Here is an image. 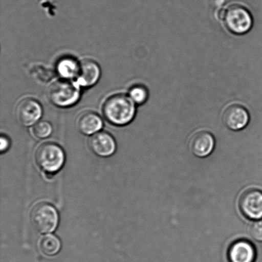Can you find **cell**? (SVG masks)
Returning a JSON list of instances; mask_svg holds the SVG:
<instances>
[{
  "label": "cell",
  "mask_w": 262,
  "mask_h": 262,
  "mask_svg": "<svg viewBox=\"0 0 262 262\" xmlns=\"http://www.w3.org/2000/svg\"><path fill=\"white\" fill-rule=\"evenodd\" d=\"M104 117L117 126H123L133 121L136 115L135 103L129 96L114 95L106 100L102 107Z\"/></svg>",
  "instance_id": "obj_1"
},
{
  "label": "cell",
  "mask_w": 262,
  "mask_h": 262,
  "mask_svg": "<svg viewBox=\"0 0 262 262\" xmlns=\"http://www.w3.org/2000/svg\"><path fill=\"white\" fill-rule=\"evenodd\" d=\"M79 86L76 83L61 79L55 82L48 91V96L51 103L59 107L74 106L80 98Z\"/></svg>",
  "instance_id": "obj_2"
},
{
  "label": "cell",
  "mask_w": 262,
  "mask_h": 262,
  "mask_svg": "<svg viewBox=\"0 0 262 262\" xmlns=\"http://www.w3.org/2000/svg\"><path fill=\"white\" fill-rule=\"evenodd\" d=\"M222 18L225 27L236 35H243L253 27V17L243 5H231L222 13Z\"/></svg>",
  "instance_id": "obj_3"
},
{
  "label": "cell",
  "mask_w": 262,
  "mask_h": 262,
  "mask_svg": "<svg viewBox=\"0 0 262 262\" xmlns=\"http://www.w3.org/2000/svg\"><path fill=\"white\" fill-rule=\"evenodd\" d=\"M35 161L40 169L49 174H53L62 168L65 162V154L57 144L46 143L38 148Z\"/></svg>",
  "instance_id": "obj_4"
},
{
  "label": "cell",
  "mask_w": 262,
  "mask_h": 262,
  "mask_svg": "<svg viewBox=\"0 0 262 262\" xmlns=\"http://www.w3.org/2000/svg\"><path fill=\"white\" fill-rule=\"evenodd\" d=\"M33 227L41 233L54 232L57 228L59 216L55 208L46 203L35 205L30 214Z\"/></svg>",
  "instance_id": "obj_5"
},
{
  "label": "cell",
  "mask_w": 262,
  "mask_h": 262,
  "mask_svg": "<svg viewBox=\"0 0 262 262\" xmlns=\"http://www.w3.org/2000/svg\"><path fill=\"white\" fill-rule=\"evenodd\" d=\"M238 207L244 216L250 220L262 219V191L249 189L241 194Z\"/></svg>",
  "instance_id": "obj_6"
},
{
  "label": "cell",
  "mask_w": 262,
  "mask_h": 262,
  "mask_svg": "<svg viewBox=\"0 0 262 262\" xmlns=\"http://www.w3.org/2000/svg\"><path fill=\"white\" fill-rule=\"evenodd\" d=\"M15 114L20 124L31 126L37 123L42 117V107L35 99L25 98L17 104Z\"/></svg>",
  "instance_id": "obj_7"
},
{
  "label": "cell",
  "mask_w": 262,
  "mask_h": 262,
  "mask_svg": "<svg viewBox=\"0 0 262 262\" xmlns=\"http://www.w3.org/2000/svg\"><path fill=\"white\" fill-rule=\"evenodd\" d=\"M222 120L228 129L239 130L247 126L250 121V115L243 105L234 103L226 107L223 112Z\"/></svg>",
  "instance_id": "obj_8"
},
{
  "label": "cell",
  "mask_w": 262,
  "mask_h": 262,
  "mask_svg": "<svg viewBox=\"0 0 262 262\" xmlns=\"http://www.w3.org/2000/svg\"><path fill=\"white\" fill-rule=\"evenodd\" d=\"M89 147L96 156L109 157L116 150V143L114 138L106 132H98L90 138Z\"/></svg>",
  "instance_id": "obj_9"
},
{
  "label": "cell",
  "mask_w": 262,
  "mask_h": 262,
  "mask_svg": "<svg viewBox=\"0 0 262 262\" xmlns=\"http://www.w3.org/2000/svg\"><path fill=\"white\" fill-rule=\"evenodd\" d=\"M101 76V69L96 61L86 59L79 63L76 83L83 88H90L97 83Z\"/></svg>",
  "instance_id": "obj_10"
},
{
  "label": "cell",
  "mask_w": 262,
  "mask_h": 262,
  "mask_svg": "<svg viewBox=\"0 0 262 262\" xmlns=\"http://www.w3.org/2000/svg\"><path fill=\"white\" fill-rule=\"evenodd\" d=\"M215 146V139L211 133L206 130L194 134L190 140L191 152L199 158H205L212 152Z\"/></svg>",
  "instance_id": "obj_11"
},
{
  "label": "cell",
  "mask_w": 262,
  "mask_h": 262,
  "mask_svg": "<svg viewBox=\"0 0 262 262\" xmlns=\"http://www.w3.org/2000/svg\"><path fill=\"white\" fill-rule=\"evenodd\" d=\"M256 255L255 246L248 241L243 239L233 243L228 252L230 262H254Z\"/></svg>",
  "instance_id": "obj_12"
},
{
  "label": "cell",
  "mask_w": 262,
  "mask_h": 262,
  "mask_svg": "<svg viewBox=\"0 0 262 262\" xmlns=\"http://www.w3.org/2000/svg\"><path fill=\"white\" fill-rule=\"evenodd\" d=\"M78 128L83 135H94L102 129L103 122L96 113L86 112L80 115L78 120Z\"/></svg>",
  "instance_id": "obj_13"
},
{
  "label": "cell",
  "mask_w": 262,
  "mask_h": 262,
  "mask_svg": "<svg viewBox=\"0 0 262 262\" xmlns=\"http://www.w3.org/2000/svg\"><path fill=\"white\" fill-rule=\"evenodd\" d=\"M79 63L75 59L66 57L61 59L56 66V71L63 79L70 80L78 76Z\"/></svg>",
  "instance_id": "obj_14"
},
{
  "label": "cell",
  "mask_w": 262,
  "mask_h": 262,
  "mask_svg": "<svg viewBox=\"0 0 262 262\" xmlns=\"http://www.w3.org/2000/svg\"><path fill=\"white\" fill-rule=\"evenodd\" d=\"M61 247L60 241L55 235H46L40 239V250L46 255L52 256L57 255L60 252Z\"/></svg>",
  "instance_id": "obj_15"
},
{
  "label": "cell",
  "mask_w": 262,
  "mask_h": 262,
  "mask_svg": "<svg viewBox=\"0 0 262 262\" xmlns=\"http://www.w3.org/2000/svg\"><path fill=\"white\" fill-rule=\"evenodd\" d=\"M129 96L135 104H142L147 100L148 93L145 86L137 85L130 90Z\"/></svg>",
  "instance_id": "obj_16"
},
{
  "label": "cell",
  "mask_w": 262,
  "mask_h": 262,
  "mask_svg": "<svg viewBox=\"0 0 262 262\" xmlns=\"http://www.w3.org/2000/svg\"><path fill=\"white\" fill-rule=\"evenodd\" d=\"M53 132V127L50 123L40 121L36 123L33 128V133L36 138L45 139L49 137Z\"/></svg>",
  "instance_id": "obj_17"
},
{
  "label": "cell",
  "mask_w": 262,
  "mask_h": 262,
  "mask_svg": "<svg viewBox=\"0 0 262 262\" xmlns=\"http://www.w3.org/2000/svg\"><path fill=\"white\" fill-rule=\"evenodd\" d=\"M248 232L253 239L262 242V219L251 222L248 225Z\"/></svg>",
  "instance_id": "obj_18"
},
{
  "label": "cell",
  "mask_w": 262,
  "mask_h": 262,
  "mask_svg": "<svg viewBox=\"0 0 262 262\" xmlns=\"http://www.w3.org/2000/svg\"><path fill=\"white\" fill-rule=\"evenodd\" d=\"M1 147H0V149H1L2 152H4V151H6L8 148H9L10 146V141L9 140V139H8L7 137H5L4 136H1Z\"/></svg>",
  "instance_id": "obj_19"
}]
</instances>
